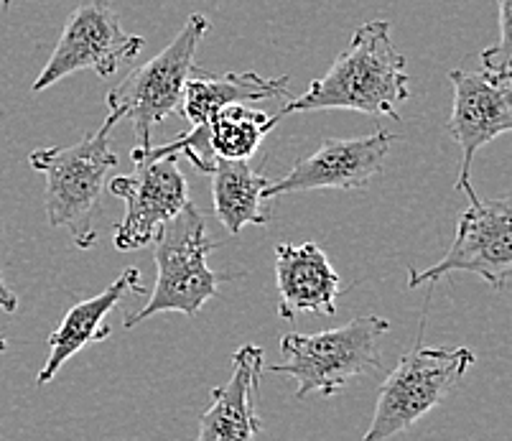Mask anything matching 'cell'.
<instances>
[{"mask_svg":"<svg viewBox=\"0 0 512 441\" xmlns=\"http://www.w3.org/2000/svg\"><path fill=\"white\" fill-rule=\"evenodd\" d=\"M411 97L406 57L390 39V21H367L355 31L347 49L321 80L311 82L301 97L286 100L278 115L316 110H357L400 120L398 105Z\"/></svg>","mask_w":512,"mask_h":441,"instance_id":"1","label":"cell"},{"mask_svg":"<svg viewBox=\"0 0 512 441\" xmlns=\"http://www.w3.org/2000/svg\"><path fill=\"white\" fill-rule=\"evenodd\" d=\"M217 243L209 238L202 210L189 199L174 220L166 222L153 240V261H156V283L146 306L125 319V329L138 327L156 314H184L194 317L209 299L217 296L230 273H214L207 258Z\"/></svg>","mask_w":512,"mask_h":441,"instance_id":"2","label":"cell"},{"mask_svg":"<svg viewBox=\"0 0 512 441\" xmlns=\"http://www.w3.org/2000/svg\"><path fill=\"white\" fill-rule=\"evenodd\" d=\"M115 123L105 120L100 131L74 146L39 148L29 164L46 179L44 210L51 227H64L74 245L82 250L97 243L95 217L100 215V194L107 174L118 166L110 151V133Z\"/></svg>","mask_w":512,"mask_h":441,"instance_id":"3","label":"cell"},{"mask_svg":"<svg viewBox=\"0 0 512 441\" xmlns=\"http://www.w3.org/2000/svg\"><path fill=\"white\" fill-rule=\"evenodd\" d=\"M390 332V322L375 314H362L349 324L319 334H286L281 340L283 362L263 365L265 373L296 380V398L311 393L334 396L352 378L380 373V340Z\"/></svg>","mask_w":512,"mask_h":441,"instance_id":"4","label":"cell"},{"mask_svg":"<svg viewBox=\"0 0 512 441\" xmlns=\"http://www.w3.org/2000/svg\"><path fill=\"white\" fill-rule=\"evenodd\" d=\"M474 362L477 355L469 347H416L406 352L380 385L370 429L362 441H390L411 429L446 401Z\"/></svg>","mask_w":512,"mask_h":441,"instance_id":"5","label":"cell"},{"mask_svg":"<svg viewBox=\"0 0 512 441\" xmlns=\"http://www.w3.org/2000/svg\"><path fill=\"white\" fill-rule=\"evenodd\" d=\"M209 18L192 13L166 49H161L143 67L130 72L118 87L107 95V118L115 125L130 120L136 131L138 148L151 146V131L176 113L184 82L194 67L197 46L209 34Z\"/></svg>","mask_w":512,"mask_h":441,"instance_id":"6","label":"cell"},{"mask_svg":"<svg viewBox=\"0 0 512 441\" xmlns=\"http://www.w3.org/2000/svg\"><path fill=\"white\" fill-rule=\"evenodd\" d=\"M469 207L459 217L449 253L426 271L408 273V286H434L456 271L484 278L495 291H505L512 276V202L507 197L479 199L467 189Z\"/></svg>","mask_w":512,"mask_h":441,"instance_id":"7","label":"cell"},{"mask_svg":"<svg viewBox=\"0 0 512 441\" xmlns=\"http://www.w3.org/2000/svg\"><path fill=\"white\" fill-rule=\"evenodd\" d=\"M141 49L143 39L125 34L110 0H85L69 16L57 49L31 90H46L82 69H92L102 80H110L123 64L133 62Z\"/></svg>","mask_w":512,"mask_h":441,"instance_id":"8","label":"cell"},{"mask_svg":"<svg viewBox=\"0 0 512 441\" xmlns=\"http://www.w3.org/2000/svg\"><path fill=\"white\" fill-rule=\"evenodd\" d=\"M133 164V174L110 181V192L125 202V217L115 227L113 238L120 253L153 245L158 230L189 202V187L176 156L133 159Z\"/></svg>","mask_w":512,"mask_h":441,"instance_id":"9","label":"cell"},{"mask_svg":"<svg viewBox=\"0 0 512 441\" xmlns=\"http://www.w3.org/2000/svg\"><path fill=\"white\" fill-rule=\"evenodd\" d=\"M454 87L451 118L446 133L462 148V164L456 189L467 192L474 153L495 138L512 131V74L495 72H449Z\"/></svg>","mask_w":512,"mask_h":441,"instance_id":"10","label":"cell"},{"mask_svg":"<svg viewBox=\"0 0 512 441\" xmlns=\"http://www.w3.org/2000/svg\"><path fill=\"white\" fill-rule=\"evenodd\" d=\"M393 141L398 136L390 131H375L362 138H329L319 151L296 161L283 179L271 181L263 197L276 199L316 189H365L383 171Z\"/></svg>","mask_w":512,"mask_h":441,"instance_id":"11","label":"cell"},{"mask_svg":"<svg viewBox=\"0 0 512 441\" xmlns=\"http://www.w3.org/2000/svg\"><path fill=\"white\" fill-rule=\"evenodd\" d=\"M265 352L258 345H242L232 355V375L212 388V403L199 421L194 441H253L263 431L258 416L260 373Z\"/></svg>","mask_w":512,"mask_h":441,"instance_id":"12","label":"cell"},{"mask_svg":"<svg viewBox=\"0 0 512 441\" xmlns=\"http://www.w3.org/2000/svg\"><path fill=\"white\" fill-rule=\"evenodd\" d=\"M278 317L296 319L299 314H337L342 281L316 243H281L276 248Z\"/></svg>","mask_w":512,"mask_h":441,"instance_id":"13","label":"cell"},{"mask_svg":"<svg viewBox=\"0 0 512 441\" xmlns=\"http://www.w3.org/2000/svg\"><path fill=\"white\" fill-rule=\"evenodd\" d=\"M128 294H143L141 286V271L138 268H128L120 273L105 291H100L92 299L79 301L67 311L59 322V327L49 334V357H46L44 368L36 375V385L44 388L46 383L54 380V375L72 360L77 352L85 347L105 342L113 329L107 327V317L115 306L125 299Z\"/></svg>","mask_w":512,"mask_h":441,"instance_id":"14","label":"cell"},{"mask_svg":"<svg viewBox=\"0 0 512 441\" xmlns=\"http://www.w3.org/2000/svg\"><path fill=\"white\" fill-rule=\"evenodd\" d=\"M288 82H291L288 77L268 80V77H260L255 72L214 74L204 72L202 67L194 64L192 72H189V80L184 82V90H181L176 113L192 128H197L230 102L286 100Z\"/></svg>","mask_w":512,"mask_h":441,"instance_id":"15","label":"cell"},{"mask_svg":"<svg viewBox=\"0 0 512 441\" xmlns=\"http://www.w3.org/2000/svg\"><path fill=\"white\" fill-rule=\"evenodd\" d=\"M212 204L217 220L230 235H237L248 225L268 227L271 210L263 197L271 179L253 169L248 161H217L212 169Z\"/></svg>","mask_w":512,"mask_h":441,"instance_id":"16","label":"cell"},{"mask_svg":"<svg viewBox=\"0 0 512 441\" xmlns=\"http://www.w3.org/2000/svg\"><path fill=\"white\" fill-rule=\"evenodd\" d=\"M510 3L512 0H497V26H500V41L495 46H490L487 51H482V69L495 74H510V59H512V49H510Z\"/></svg>","mask_w":512,"mask_h":441,"instance_id":"17","label":"cell"},{"mask_svg":"<svg viewBox=\"0 0 512 441\" xmlns=\"http://www.w3.org/2000/svg\"><path fill=\"white\" fill-rule=\"evenodd\" d=\"M0 309L6 311V314H16L18 309V296L13 294L11 286L3 278V271H0Z\"/></svg>","mask_w":512,"mask_h":441,"instance_id":"18","label":"cell"},{"mask_svg":"<svg viewBox=\"0 0 512 441\" xmlns=\"http://www.w3.org/2000/svg\"><path fill=\"white\" fill-rule=\"evenodd\" d=\"M6 347H8L6 337H0V352H6Z\"/></svg>","mask_w":512,"mask_h":441,"instance_id":"19","label":"cell"},{"mask_svg":"<svg viewBox=\"0 0 512 441\" xmlns=\"http://www.w3.org/2000/svg\"><path fill=\"white\" fill-rule=\"evenodd\" d=\"M0 6H3V11H8V8H11V0H0Z\"/></svg>","mask_w":512,"mask_h":441,"instance_id":"20","label":"cell"}]
</instances>
